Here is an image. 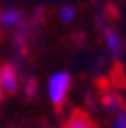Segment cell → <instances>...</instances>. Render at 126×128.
Listing matches in <instances>:
<instances>
[{"label":"cell","instance_id":"obj_2","mask_svg":"<svg viewBox=\"0 0 126 128\" xmlns=\"http://www.w3.org/2000/svg\"><path fill=\"white\" fill-rule=\"evenodd\" d=\"M94 123L84 110H75L71 118L64 123V128H92Z\"/></svg>","mask_w":126,"mask_h":128},{"label":"cell","instance_id":"obj_6","mask_svg":"<svg viewBox=\"0 0 126 128\" xmlns=\"http://www.w3.org/2000/svg\"><path fill=\"white\" fill-rule=\"evenodd\" d=\"M108 43H110V46H112V48H116V50H117V46H119V43H117V36L112 34V32H108Z\"/></svg>","mask_w":126,"mask_h":128},{"label":"cell","instance_id":"obj_1","mask_svg":"<svg viewBox=\"0 0 126 128\" xmlns=\"http://www.w3.org/2000/svg\"><path fill=\"white\" fill-rule=\"evenodd\" d=\"M69 75L68 73H57L50 80V98L55 103V107H60L66 100V94L69 89Z\"/></svg>","mask_w":126,"mask_h":128},{"label":"cell","instance_id":"obj_7","mask_svg":"<svg viewBox=\"0 0 126 128\" xmlns=\"http://www.w3.org/2000/svg\"><path fill=\"white\" fill-rule=\"evenodd\" d=\"M116 128H126V116H121L116 121Z\"/></svg>","mask_w":126,"mask_h":128},{"label":"cell","instance_id":"obj_8","mask_svg":"<svg viewBox=\"0 0 126 128\" xmlns=\"http://www.w3.org/2000/svg\"><path fill=\"white\" fill-rule=\"evenodd\" d=\"M2 89L4 87H2V84H0V100H2Z\"/></svg>","mask_w":126,"mask_h":128},{"label":"cell","instance_id":"obj_3","mask_svg":"<svg viewBox=\"0 0 126 128\" xmlns=\"http://www.w3.org/2000/svg\"><path fill=\"white\" fill-rule=\"evenodd\" d=\"M0 84L2 87L9 92H14L18 87V80H16V73L11 66H4L2 71H0Z\"/></svg>","mask_w":126,"mask_h":128},{"label":"cell","instance_id":"obj_5","mask_svg":"<svg viewBox=\"0 0 126 128\" xmlns=\"http://www.w3.org/2000/svg\"><path fill=\"white\" fill-rule=\"evenodd\" d=\"M73 14H75V11H73L71 7H64V9H62V20L69 22V20L73 18Z\"/></svg>","mask_w":126,"mask_h":128},{"label":"cell","instance_id":"obj_4","mask_svg":"<svg viewBox=\"0 0 126 128\" xmlns=\"http://www.w3.org/2000/svg\"><path fill=\"white\" fill-rule=\"evenodd\" d=\"M16 20H18V16H16V12H12V11L5 12V14H4V18H2V22H4V23H7V25H9V23H12V22H16Z\"/></svg>","mask_w":126,"mask_h":128}]
</instances>
